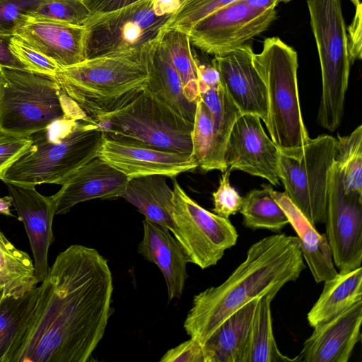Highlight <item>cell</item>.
Segmentation results:
<instances>
[{
  "label": "cell",
  "mask_w": 362,
  "mask_h": 362,
  "mask_svg": "<svg viewBox=\"0 0 362 362\" xmlns=\"http://www.w3.org/2000/svg\"><path fill=\"white\" fill-rule=\"evenodd\" d=\"M160 362H204L202 344L190 338L168 350L160 359Z\"/></svg>",
  "instance_id": "41"
},
{
  "label": "cell",
  "mask_w": 362,
  "mask_h": 362,
  "mask_svg": "<svg viewBox=\"0 0 362 362\" xmlns=\"http://www.w3.org/2000/svg\"><path fill=\"white\" fill-rule=\"evenodd\" d=\"M33 261L0 229V288L4 296L21 297L37 286Z\"/></svg>",
  "instance_id": "30"
},
{
  "label": "cell",
  "mask_w": 362,
  "mask_h": 362,
  "mask_svg": "<svg viewBox=\"0 0 362 362\" xmlns=\"http://www.w3.org/2000/svg\"><path fill=\"white\" fill-rule=\"evenodd\" d=\"M32 144L30 136H19L0 129V180Z\"/></svg>",
  "instance_id": "40"
},
{
  "label": "cell",
  "mask_w": 362,
  "mask_h": 362,
  "mask_svg": "<svg viewBox=\"0 0 362 362\" xmlns=\"http://www.w3.org/2000/svg\"><path fill=\"white\" fill-rule=\"evenodd\" d=\"M362 300L315 327L294 361L347 362L361 339Z\"/></svg>",
  "instance_id": "18"
},
{
  "label": "cell",
  "mask_w": 362,
  "mask_h": 362,
  "mask_svg": "<svg viewBox=\"0 0 362 362\" xmlns=\"http://www.w3.org/2000/svg\"><path fill=\"white\" fill-rule=\"evenodd\" d=\"M146 64L148 80L145 88L182 117L193 122L196 103L187 99L180 76L160 39L148 49Z\"/></svg>",
  "instance_id": "23"
},
{
  "label": "cell",
  "mask_w": 362,
  "mask_h": 362,
  "mask_svg": "<svg viewBox=\"0 0 362 362\" xmlns=\"http://www.w3.org/2000/svg\"><path fill=\"white\" fill-rule=\"evenodd\" d=\"M238 0H182L166 28L188 34L192 27L209 13Z\"/></svg>",
  "instance_id": "36"
},
{
  "label": "cell",
  "mask_w": 362,
  "mask_h": 362,
  "mask_svg": "<svg viewBox=\"0 0 362 362\" xmlns=\"http://www.w3.org/2000/svg\"><path fill=\"white\" fill-rule=\"evenodd\" d=\"M142 223L144 236L138 245V252L160 269L165 281L168 301L180 298L188 277L186 267L189 262L185 250L167 228L147 218Z\"/></svg>",
  "instance_id": "21"
},
{
  "label": "cell",
  "mask_w": 362,
  "mask_h": 362,
  "mask_svg": "<svg viewBox=\"0 0 362 362\" xmlns=\"http://www.w3.org/2000/svg\"><path fill=\"white\" fill-rule=\"evenodd\" d=\"M336 138L323 134L303 146L279 149V177L284 193L314 226L324 223Z\"/></svg>",
  "instance_id": "10"
},
{
  "label": "cell",
  "mask_w": 362,
  "mask_h": 362,
  "mask_svg": "<svg viewBox=\"0 0 362 362\" xmlns=\"http://www.w3.org/2000/svg\"><path fill=\"white\" fill-rule=\"evenodd\" d=\"M253 64L266 86V124L279 149L300 147L310 139L303 123L298 89V54L278 37L266 38Z\"/></svg>",
  "instance_id": "6"
},
{
  "label": "cell",
  "mask_w": 362,
  "mask_h": 362,
  "mask_svg": "<svg viewBox=\"0 0 362 362\" xmlns=\"http://www.w3.org/2000/svg\"><path fill=\"white\" fill-rule=\"evenodd\" d=\"M39 286L21 297L3 296L0 302V362H11L32 322Z\"/></svg>",
  "instance_id": "27"
},
{
  "label": "cell",
  "mask_w": 362,
  "mask_h": 362,
  "mask_svg": "<svg viewBox=\"0 0 362 362\" xmlns=\"http://www.w3.org/2000/svg\"><path fill=\"white\" fill-rule=\"evenodd\" d=\"M193 55L197 66L199 93L202 94L218 84L220 76L217 69L212 64L201 63L194 53Z\"/></svg>",
  "instance_id": "43"
},
{
  "label": "cell",
  "mask_w": 362,
  "mask_h": 362,
  "mask_svg": "<svg viewBox=\"0 0 362 362\" xmlns=\"http://www.w3.org/2000/svg\"><path fill=\"white\" fill-rule=\"evenodd\" d=\"M173 191V235L182 246L188 262L203 269L216 265L226 250L236 244L235 228L228 218L201 206L176 180Z\"/></svg>",
  "instance_id": "11"
},
{
  "label": "cell",
  "mask_w": 362,
  "mask_h": 362,
  "mask_svg": "<svg viewBox=\"0 0 362 362\" xmlns=\"http://www.w3.org/2000/svg\"><path fill=\"white\" fill-rule=\"evenodd\" d=\"M305 264L296 236L272 235L253 243L245 259L222 284L194 296L184 322L190 338L203 344L231 314L297 280Z\"/></svg>",
  "instance_id": "2"
},
{
  "label": "cell",
  "mask_w": 362,
  "mask_h": 362,
  "mask_svg": "<svg viewBox=\"0 0 362 362\" xmlns=\"http://www.w3.org/2000/svg\"><path fill=\"white\" fill-rule=\"evenodd\" d=\"M362 300V267L339 272L324 281L322 291L307 315L313 328Z\"/></svg>",
  "instance_id": "26"
},
{
  "label": "cell",
  "mask_w": 362,
  "mask_h": 362,
  "mask_svg": "<svg viewBox=\"0 0 362 362\" xmlns=\"http://www.w3.org/2000/svg\"><path fill=\"white\" fill-rule=\"evenodd\" d=\"M11 206H13L12 199L9 195L0 197V214L8 216H14L10 209Z\"/></svg>",
  "instance_id": "47"
},
{
  "label": "cell",
  "mask_w": 362,
  "mask_h": 362,
  "mask_svg": "<svg viewBox=\"0 0 362 362\" xmlns=\"http://www.w3.org/2000/svg\"><path fill=\"white\" fill-rule=\"evenodd\" d=\"M291 1H293V0H281V2L283 1L284 3H288V2H290Z\"/></svg>",
  "instance_id": "50"
},
{
  "label": "cell",
  "mask_w": 362,
  "mask_h": 362,
  "mask_svg": "<svg viewBox=\"0 0 362 362\" xmlns=\"http://www.w3.org/2000/svg\"><path fill=\"white\" fill-rule=\"evenodd\" d=\"M90 13H105L123 8L139 0H82Z\"/></svg>",
  "instance_id": "44"
},
{
  "label": "cell",
  "mask_w": 362,
  "mask_h": 362,
  "mask_svg": "<svg viewBox=\"0 0 362 362\" xmlns=\"http://www.w3.org/2000/svg\"><path fill=\"white\" fill-rule=\"evenodd\" d=\"M128 180L122 173L95 157L78 169L51 196L54 214H65L76 204L90 199L119 197Z\"/></svg>",
  "instance_id": "19"
},
{
  "label": "cell",
  "mask_w": 362,
  "mask_h": 362,
  "mask_svg": "<svg viewBox=\"0 0 362 362\" xmlns=\"http://www.w3.org/2000/svg\"><path fill=\"white\" fill-rule=\"evenodd\" d=\"M253 7L262 9L275 8L281 0H240Z\"/></svg>",
  "instance_id": "46"
},
{
  "label": "cell",
  "mask_w": 362,
  "mask_h": 362,
  "mask_svg": "<svg viewBox=\"0 0 362 362\" xmlns=\"http://www.w3.org/2000/svg\"><path fill=\"white\" fill-rule=\"evenodd\" d=\"M83 112L52 77L0 66V129L30 136L54 121Z\"/></svg>",
  "instance_id": "7"
},
{
  "label": "cell",
  "mask_w": 362,
  "mask_h": 362,
  "mask_svg": "<svg viewBox=\"0 0 362 362\" xmlns=\"http://www.w3.org/2000/svg\"><path fill=\"white\" fill-rule=\"evenodd\" d=\"M166 176L151 175L129 179L120 197L134 205L147 218L167 228L172 233L173 189Z\"/></svg>",
  "instance_id": "25"
},
{
  "label": "cell",
  "mask_w": 362,
  "mask_h": 362,
  "mask_svg": "<svg viewBox=\"0 0 362 362\" xmlns=\"http://www.w3.org/2000/svg\"><path fill=\"white\" fill-rule=\"evenodd\" d=\"M53 78L94 122L133 100L145 89L148 74L146 56L110 55L61 67Z\"/></svg>",
  "instance_id": "4"
},
{
  "label": "cell",
  "mask_w": 362,
  "mask_h": 362,
  "mask_svg": "<svg viewBox=\"0 0 362 362\" xmlns=\"http://www.w3.org/2000/svg\"><path fill=\"white\" fill-rule=\"evenodd\" d=\"M276 18L275 8H258L238 0L199 20L187 35L194 48L214 57L261 35Z\"/></svg>",
  "instance_id": "12"
},
{
  "label": "cell",
  "mask_w": 362,
  "mask_h": 362,
  "mask_svg": "<svg viewBox=\"0 0 362 362\" xmlns=\"http://www.w3.org/2000/svg\"><path fill=\"white\" fill-rule=\"evenodd\" d=\"M160 41L180 76L187 99L196 103L199 98L198 71L188 35L166 28Z\"/></svg>",
  "instance_id": "32"
},
{
  "label": "cell",
  "mask_w": 362,
  "mask_h": 362,
  "mask_svg": "<svg viewBox=\"0 0 362 362\" xmlns=\"http://www.w3.org/2000/svg\"><path fill=\"white\" fill-rule=\"evenodd\" d=\"M42 0H0V33L13 35L14 30Z\"/></svg>",
  "instance_id": "38"
},
{
  "label": "cell",
  "mask_w": 362,
  "mask_h": 362,
  "mask_svg": "<svg viewBox=\"0 0 362 362\" xmlns=\"http://www.w3.org/2000/svg\"><path fill=\"white\" fill-rule=\"evenodd\" d=\"M182 0H139L114 11L91 13L84 23L86 59L143 57L158 42Z\"/></svg>",
  "instance_id": "5"
},
{
  "label": "cell",
  "mask_w": 362,
  "mask_h": 362,
  "mask_svg": "<svg viewBox=\"0 0 362 362\" xmlns=\"http://www.w3.org/2000/svg\"><path fill=\"white\" fill-rule=\"evenodd\" d=\"M4 296V289L0 288V302Z\"/></svg>",
  "instance_id": "49"
},
{
  "label": "cell",
  "mask_w": 362,
  "mask_h": 362,
  "mask_svg": "<svg viewBox=\"0 0 362 362\" xmlns=\"http://www.w3.org/2000/svg\"><path fill=\"white\" fill-rule=\"evenodd\" d=\"M111 138L192 154L193 122L147 89L123 107L93 122Z\"/></svg>",
  "instance_id": "9"
},
{
  "label": "cell",
  "mask_w": 362,
  "mask_h": 362,
  "mask_svg": "<svg viewBox=\"0 0 362 362\" xmlns=\"http://www.w3.org/2000/svg\"><path fill=\"white\" fill-rule=\"evenodd\" d=\"M253 49L247 43L223 54L214 56L211 64L220 81L242 115H256L264 124L268 104L264 81L253 64Z\"/></svg>",
  "instance_id": "16"
},
{
  "label": "cell",
  "mask_w": 362,
  "mask_h": 362,
  "mask_svg": "<svg viewBox=\"0 0 362 362\" xmlns=\"http://www.w3.org/2000/svg\"><path fill=\"white\" fill-rule=\"evenodd\" d=\"M29 150L5 173L3 182L62 185L98 157L103 133L83 112L57 119L30 136Z\"/></svg>",
  "instance_id": "3"
},
{
  "label": "cell",
  "mask_w": 362,
  "mask_h": 362,
  "mask_svg": "<svg viewBox=\"0 0 362 362\" xmlns=\"http://www.w3.org/2000/svg\"><path fill=\"white\" fill-rule=\"evenodd\" d=\"M350 1L354 4L355 7L361 4L360 0H350Z\"/></svg>",
  "instance_id": "48"
},
{
  "label": "cell",
  "mask_w": 362,
  "mask_h": 362,
  "mask_svg": "<svg viewBox=\"0 0 362 362\" xmlns=\"http://www.w3.org/2000/svg\"><path fill=\"white\" fill-rule=\"evenodd\" d=\"M199 98L210 113L218 135L226 144L231 129L242 113L229 97L221 81L214 87L199 94Z\"/></svg>",
  "instance_id": "34"
},
{
  "label": "cell",
  "mask_w": 362,
  "mask_h": 362,
  "mask_svg": "<svg viewBox=\"0 0 362 362\" xmlns=\"http://www.w3.org/2000/svg\"><path fill=\"white\" fill-rule=\"evenodd\" d=\"M324 223L334 266L339 272L361 267L362 196L344 192L334 161L329 176Z\"/></svg>",
  "instance_id": "13"
},
{
  "label": "cell",
  "mask_w": 362,
  "mask_h": 362,
  "mask_svg": "<svg viewBox=\"0 0 362 362\" xmlns=\"http://www.w3.org/2000/svg\"><path fill=\"white\" fill-rule=\"evenodd\" d=\"M276 296L267 293L258 298L243 362L294 361L281 353L274 336L271 303Z\"/></svg>",
  "instance_id": "28"
},
{
  "label": "cell",
  "mask_w": 362,
  "mask_h": 362,
  "mask_svg": "<svg viewBox=\"0 0 362 362\" xmlns=\"http://www.w3.org/2000/svg\"><path fill=\"white\" fill-rule=\"evenodd\" d=\"M259 298L231 314L202 344L204 362H243Z\"/></svg>",
  "instance_id": "24"
},
{
  "label": "cell",
  "mask_w": 362,
  "mask_h": 362,
  "mask_svg": "<svg viewBox=\"0 0 362 362\" xmlns=\"http://www.w3.org/2000/svg\"><path fill=\"white\" fill-rule=\"evenodd\" d=\"M272 196L283 209L297 234L303 257L316 283L324 282L338 273L325 234H320L284 192L271 189Z\"/></svg>",
  "instance_id": "22"
},
{
  "label": "cell",
  "mask_w": 362,
  "mask_h": 362,
  "mask_svg": "<svg viewBox=\"0 0 362 362\" xmlns=\"http://www.w3.org/2000/svg\"><path fill=\"white\" fill-rule=\"evenodd\" d=\"M90 14L82 0H42L28 16L83 25Z\"/></svg>",
  "instance_id": "35"
},
{
  "label": "cell",
  "mask_w": 362,
  "mask_h": 362,
  "mask_svg": "<svg viewBox=\"0 0 362 362\" xmlns=\"http://www.w3.org/2000/svg\"><path fill=\"white\" fill-rule=\"evenodd\" d=\"M262 189L250 191L243 197L240 210L243 224L245 228L257 230L267 229L279 232L288 219L281 206L271 194V185H263Z\"/></svg>",
  "instance_id": "31"
},
{
  "label": "cell",
  "mask_w": 362,
  "mask_h": 362,
  "mask_svg": "<svg viewBox=\"0 0 362 362\" xmlns=\"http://www.w3.org/2000/svg\"><path fill=\"white\" fill-rule=\"evenodd\" d=\"M192 152L198 167L208 172L228 169L225 161L226 143L218 135L210 113L200 99L196 101L193 127L191 133Z\"/></svg>",
  "instance_id": "29"
},
{
  "label": "cell",
  "mask_w": 362,
  "mask_h": 362,
  "mask_svg": "<svg viewBox=\"0 0 362 362\" xmlns=\"http://www.w3.org/2000/svg\"><path fill=\"white\" fill-rule=\"evenodd\" d=\"M348 51L351 64L362 59V4L356 6L351 24L346 28Z\"/></svg>",
  "instance_id": "42"
},
{
  "label": "cell",
  "mask_w": 362,
  "mask_h": 362,
  "mask_svg": "<svg viewBox=\"0 0 362 362\" xmlns=\"http://www.w3.org/2000/svg\"><path fill=\"white\" fill-rule=\"evenodd\" d=\"M9 48L26 70L54 78L61 67L52 59L41 53L17 35H13Z\"/></svg>",
  "instance_id": "37"
},
{
  "label": "cell",
  "mask_w": 362,
  "mask_h": 362,
  "mask_svg": "<svg viewBox=\"0 0 362 362\" xmlns=\"http://www.w3.org/2000/svg\"><path fill=\"white\" fill-rule=\"evenodd\" d=\"M334 163L346 194L362 196V126L349 135L337 136Z\"/></svg>",
  "instance_id": "33"
},
{
  "label": "cell",
  "mask_w": 362,
  "mask_h": 362,
  "mask_svg": "<svg viewBox=\"0 0 362 362\" xmlns=\"http://www.w3.org/2000/svg\"><path fill=\"white\" fill-rule=\"evenodd\" d=\"M98 157L129 180L151 175L175 177L198 168L192 154L114 139L104 134Z\"/></svg>",
  "instance_id": "15"
},
{
  "label": "cell",
  "mask_w": 362,
  "mask_h": 362,
  "mask_svg": "<svg viewBox=\"0 0 362 362\" xmlns=\"http://www.w3.org/2000/svg\"><path fill=\"white\" fill-rule=\"evenodd\" d=\"M279 148L264 132L260 118L241 115L233 124L225 148V161L232 171L242 170L274 185L279 177Z\"/></svg>",
  "instance_id": "14"
},
{
  "label": "cell",
  "mask_w": 362,
  "mask_h": 362,
  "mask_svg": "<svg viewBox=\"0 0 362 362\" xmlns=\"http://www.w3.org/2000/svg\"><path fill=\"white\" fill-rule=\"evenodd\" d=\"M322 74L317 122L331 132L341 124L351 62L341 0H306Z\"/></svg>",
  "instance_id": "8"
},
{
  "label": "cell",
  "mask_w": 362,
  "mask_h": 362,
  "mask_svg": "<svg viewBox=\"0 0 362 362\" xmlns=\"http://www.w3.org/2000/svg\"><path fill=\"white\" fill-rule=\"evenodd\" d=\"M107 259L72 245L60 252L39 286L32 322L11 362H87L113 308Z\"/></svg>",
  "instance_id": "1"
},
{
  "label": "cell",
  "mask_w": 362,
  "mask_h": 362,
  "mask_svg": "<svg viewBox=\"0 0 362 362\" xmlns=\"http://www.w3.org/2000/svg\"><path fill=\"white\" fill-rule=\"evenodd\" d=\"M12 36L0 33V66L26 70L10 50L9 44Z\"/></svg>",
  "instance_id": "45"
},
{
  "label": "cell",
  "mask_w": 362,
  "mask_h": 362,
  "mask_svg": "<svg viewBox=\"0 0 362 362\" xmlns=\"http://www.w3.org/2000/svg\"><path fill=\"white\" fill-rule=\"evenodd\" d=\"M83 25H74L28 16L13 32L60 67L85 59Z\"/></svg>",
  "instance_id": "20"
},
{
  "label": "cell",
  "mask_w": 362,
  "mask_h": 362,
  "mask_svg": "<svg viewBox=\"0 0 362 362\" xmlns=\"http://www.w3.org/2000/svg\"><path fill=\"white\" fill-rule=\"evenodd\" d=\"M230 173L228 168L223 173L218 189L212 193L213 212L226 218L240 211L243 201V197L230 184Z\"/></svg>",
  "instance_id": "39"
},
{
  "label": "cell",
  "mask_w": 362,
  "mask_h": 362,
  "mask_svg": "<svg viewBox=\"0 0 362 362\" xmlns=\"http://www.w3.org/2000/svg\"><path fill=\"white\" fill-rule=\"evenodd\" d=\"M4 182L18 218L24 225L33 255L35 276L41 283L49 269L48 250L54 240L52 221L55 214L51 196L42 195L35 185Z\"/></svg>",
  "instance_id": "17"
}]
</instances>
